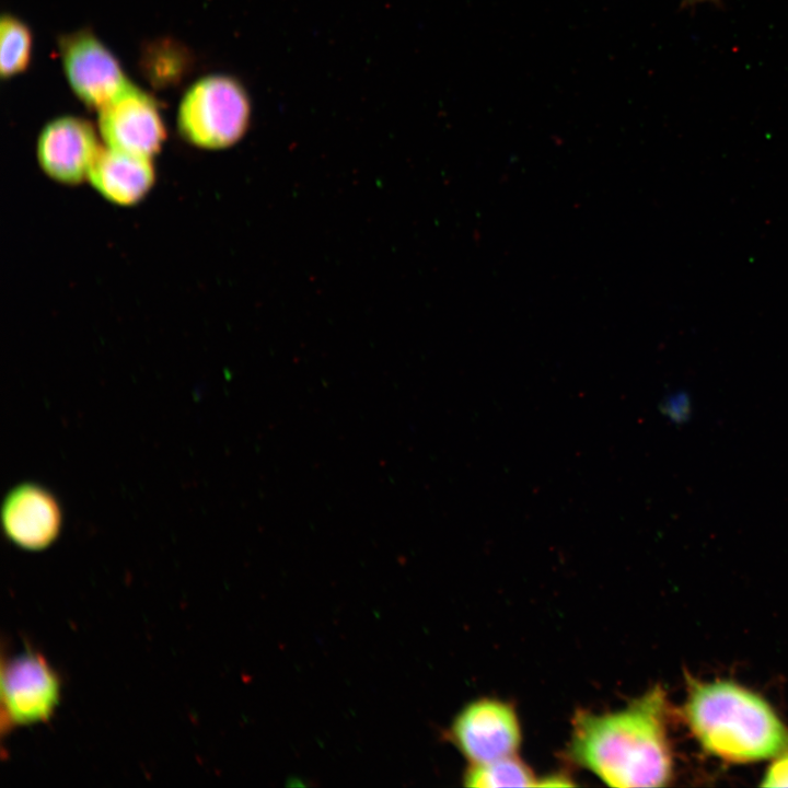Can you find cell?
<instances>
[{
  "label": "cell",
  "mask_w": 788,
  "mask_h": 788,
  "mask_svg": "<svg viewBox=\"0 0 788 788\" xmlns=\"http://www.w3.org/2000/svg\"><path fill=\"white\" fill-rule=\"evenodd\" d=\"M143 62L149 79L157 84L181 79L187 67L183 47L166 42L149 46Z\"/></svg>",
  "instance_id": "obj_13"
},
{
  "label": "cell",
  "mask_w": 788,
  "mask_h": 788,
  "mask_svg": "<svg viewBox=\"0 0 788 788\" xmlns=\"http://www.w3.org/2000/svg\"><path fill=\"white\" fill-rule=\"evenodd\" d=\"M99 129L107 147L148 158L166 137L158 103L132 83L99 109Z\"/></svg>",
  "instance_id": "obj_7"
},
{
  "label": "cell",
  "mask_w": 788,
  "mask_h": 788,
  "mask_svg": "<svg viewBox=\"0 0 788 788\" xmlns=\"http://www.w3.org/2000/svg\"><path fill=\"white\" fill-rule=\"evenodd\" d=\"M763 777V787H788V752L778 756Z\"/></svg>",
  "instance_id": "obj_15"
},
{
  "label": "cell",
  "mask_w": 788,
  "mask_h": 788,
  "mask_svg": "<svg viewBox=\"0 0 788 788\" xmlns=\"http://www.w3.org/2000/svg\"><path fill=\"white\" fill-rule=\"evenodd\" d=\"M91 185L108 201L132 206L142 200L155 182L152 158L101 147L89 171Z\"/></svg>",
  "instance_id": "obj_10"
},
{
  "label": "cell",
  "mask_w": 788,
  "mask_h": 788,
  "mask_svg": "<svg viewBox=\"0 0 788 788\" xmlns=\"http://www.w3.org/2000/svg\"><path fill=\"white\" fill-rule=\"evenodd\" d=\"M661 413L675 424H683L691 418L692 402L684 391L674 392L665 396L660 405Z\"/></svg>",
  "instance_id": "obj_14"
},
{
  "label": "cell",
  "mask_w": 788,
  "mask_h": 788,
  "mask_svg": "<svg viewBox=\"0 0 788 788\" xmlns=\"http://www.w3.org/2000/svg\"><path fill=\"white\" fill-rule=\"evenodd\" d=\"M60 510L49 493L23 485L11 491L2 509V523L9 538L26 549L48 546L60 530Z\"/></svg>",
  "instance_id": "obj_9"
},
{
  "label": "cell",
  "mask_w": 788,
  "mask_h": 788,
  "mask_svg": "<svg viewBox=\"0 0 788 788\" xmlns=\"http://www.w3.org/2000/svg\"><path fill=\"white\" fill-rule=\"evenodd\" d=\"M61 682L47 660L27 648L2 658L1 730L48 721L60 703Z\"/></svg>",
  "instance_id": "obj_4"
},
{
  "label": "cell",
  "mask_w": 788,
  "mask_h": 788,
  "mask_svg": "<svg viewBox=\"0 0 788 788\" xmlns=\"http://www.w3.org/2000/svg\"><path fill=\"white\" fill-rule=\"evenodd\" d=\"M101 146L92 125L76 116H61L40 131L36 155L44 173L57 183L77 185L88 179Z\"/></svg>",
  "instance_id": "obj_8"
},
{
  "label": "cell",
  "mask_w": 788,
  "mask_h": 788,
  "mask_svg": "<svg viewBox=\"0 0 788 788\" xmlns=\"http://www.w3.org/2000/svg\"><path fill=\"white\" fill-rule=\"evenodd\" d=\"M449 734L470 764L515 755L522 735L513 707L494 698L467 704L453 720Z\"/></svg>",
  "instance_id": "obj_5"
},
{
  "label": "cell",
  "mask_w": 788,
  "mask_h": 788,
  "mask_svg": "<svg viewBox=\"0 0 788 788\" xmlns=\"http://www.w3.org/2000/svg\"><path fill=\"white\" fill-rule=\"evenodd\" d=\"M531 768L515 755L483 764H470L464 774L468 787H533L538 786Z\"/></svg>",
  "instance_id": "obj_11"
},
{
  "label": "cell",
  "mask_w": 788,
  "mask_h": 788,
  "mask_svg": "<svg viewBox=\"0 0 788 788\" xmlns=\"http://www.w3.org/2000/svg\"><path fill=\"white\" fill-rule=\"evenodd\" d=\"M251 117L252 103L242 82L216 73L196 81L185 92L177 112V127L193 146L218 150L239 142Z\"/></svg>",
  "instance_id": "obj_3"
},
{
  "label": "cell",
  "mask_w": 788,
  "mask_h": 788,
  "mask_svg": "<svg viewBox=\"0 0 788 788\" xmlns=\"http://www.w3.org/2000/svg\"><path fill=\"white\" fill-rule=\"evenodd\" d=\"M58 45L67 80L88 106L102 108L131 83L113 53L90 31L63 35Z\"/></svg>",
  "instance_id": "obj_6"
},
{
  "label": "cell",
  "mask_w": 788,
  "mask_h": 788,
  "mask_svg": "<svg viewBox=\"0 0 788 788\" xmlns=\"http://www.w3.org/2000/svg\"><path fill=\"white\" fill-rule=\"evenodd\" d=\"M665 692L654 686L626 707L572 720L569 758L611 787H662L672 778Z\"/></svg>",
  "instance_id": "obj_1"
},
{
  "label": "cell",
  "mask_w": 788,
  "mask_h": 788,
  "mask_svg": "<svg viewBox=\"0 0 788 788\" xmlns=\"http://www.w3.org/2000/svg\"><path fill=\"white\" fill-rule=\"evenodd\" d=\"M705 2H709V3H714L716 5H719L721 3V0H682V4L684 7H694L698 3H705Z\"/></svg>",
  "instance_id": "obj_16"
},
{
  "label": "cell",
  "mask_w": 788,
  "mask_h": 788,
  "mask_svg": "<svg viewBox=\"0 0 788 788\" xmlns=\"http://www.w3.org/2000/svg\"><path fill=\"white\" fill-rule=\"evenodd\" d=\"M683 715L702 748L746 763L788 752V728L760 695L729 681L688 680Z\"/></svg>",
  "instance_id": "obj_2"
},
{
  "label": "cell",
  "mask_w": 788,
  "mask_h": 788,
  "mask_svg": "<svg viewBox=\"0 0 788 788\" xmlns=\"http://www.w3.org/2000/svg\"><path fill=\"white\" fill-rule=\"evenodd\" d=\"M0 73L2 79L25 71L31 62L33 38L30 27L12 14L0 22Z\"/></svg>",
  "instance_id": "obj_12"
}]
</instances>
